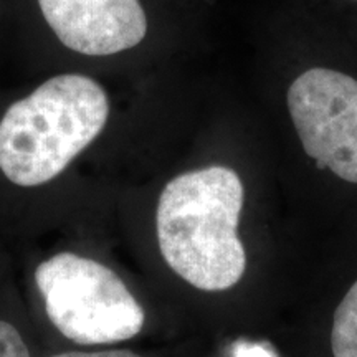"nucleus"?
<instances>
[{
	"label": "nucleus",
	"mask_w": 357,
	"mask_h": 357,
	"mask_svg": "<svg viewBox=\"0 0 357 357\" xmlns=\"http://www.w3.org/2000/svg\"><path fill=\"white\" fill-rule=\"evenodd\" d=\"M52 357H141L131 351L118 349V351H100V352H63Z\"/></svg>",
	"instance_id": "nucleus-9"
},
{
	"label": "nucleus",
	"mask_w": 357,
	"mask_h": 357,
	"mask_svg": "<svg viewBox=\"0 0 357 357\" xmlns=\"http://www.w3.org/2000/svg\"><path fill=\"white\" fill-rule=\"evenodd\" d=\"M331 349L334 357H357V281L334 312Z\"/></svg>",
	"instance_id": "nucleus-6"
},
{
	"label": "nucleus",
	"mask_w": 357,
	"mask_h": 357,
	"mask_svg": "<svg viewBox=\"0 0 357 357\" xmlns=\"http://www.w3.org/2000/svg\"><path fill=\"white\" fill-rule=\"evenodd\" d=\"M287 106L305 153L321 169L357 184V79L314 66L289 84Z\"/></svg>",
	"instance_id": "nucleus-4"
},
{
	"label": "nucleus",
	"mask_w": 357,
	"mask_h": 357,
	"mask_svg": "<svg viewBox=\"0 0 357 357\" xmlns=\"http://www.w3.org/2000/svg\"><path fill=\"white\" fill-rule=\"evenodd\" d=\"M38 6L60 42L83 55L129 50L147 33L139 0H38Z\"/></svg>",
	"instance_id": "nucleus-5"
},
{
	"label": "nucleus",
	"mask_w": 357,
	"mask_h": 357,
	"mask_svg": "<svg viewBox=\"0 0 357 357\" xmlns=\"http://www.w3.org/2000/svg\"><path fill=\"white\" fill-rule=\"evenodd\" d=\"M0 357H30L20 333L7 321H0Z\"/></svg>",
	"instance_id": "nucleus-7"
},
{
	"label": "nucleus",
	"mask_w": 357,
	"mask_h": 357,
	"mask_svg": "<svg viewBox=\"0 0 357 357\" xmlns=\"http://www.w3.org/2000/svg\"><path fill=\"white\" fill-rule=\"evenodd\" d=\"M243 195L242 178L225 166L184 172L164 187L155 212L159 248L192 287L225 291L242 280L247 253L236 229Z\"/></svg>",
	"instance_id": "nucleus-1"
},
{
	"label": "nucleus",
	"mask_w": 357,
	"mask_h": 357,
	"mask_svg": "<svg viewBox=\"0 0 357 357\" xmlns=\"http://www.w3.org/2000/svg\"><path fill=\"white\" fill-rule=\"evenodd\" d=\"M356 2H357V0H356Z\"/></svg>",
	"instance_id": "nucleus-10"
},
{
	"label": "nucleus",
	"mask_w": 357,
	"mask_h": 357,
	"mask_svg": "<svg viewBox=\"0 0 357 357\" xmlns=\"http://www.w3.org/2000/svg\"><path fill=\"white\" fill-rule=\"evenodd\" d=\"M234 357H276L268 347L261 344H250V342H240L235 346Z\"/></svg>",
	"instance_id": "nucleus-8"
},
{
	"label": "nucleus",
	"mask_w": 357,
	"mask_h": 357,
	"mask_svg": "<svg viewBox=\"0 0 357 357\" xmlns=\"http://www.w3.org/2000/svg\"><path fill=\"white\" fill-rule=\"evenodd\" d=\"M108 114V96L95 79L50 78L3 114L0 171L20 187L47 184L100 136Z\"/></svg>",
	"instance_id": "nucleus-2"
},
{
	"label": "nucleus",
	"mask_w": 357,
	"mask_h": 357,
	"mask_svg": "<svg viewBox=\"0 0 357 357\" xmlns=\"http://www.w3.org/2000/svg\"><path fill=\"white\" fill-rule=\"evenodd\" d=\"M35 281L48 319L77 344L126 341L144 326V311L124 281L91 258L58 253L40 263Z\"/></svg>",
	"instance_id": "nucleus-3"
}]
</instances>
